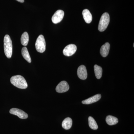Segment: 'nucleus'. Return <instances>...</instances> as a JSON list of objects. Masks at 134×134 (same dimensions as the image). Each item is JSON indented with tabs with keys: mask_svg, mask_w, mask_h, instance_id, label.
Listing matches in <instances>:
<instances>
[{
	"mask_svg": "<svg viewBox=\"0 0 134 134\" xmlns=\"http://www.w3.org/2000/svg\"><path fill=\"white\" fill-rule=\"evenodd\" d=\"M77 50L75 45L70 44L66 46L63 50V54L66 56H70L74 54Z\"/></svg>",
	"mask_w": 134,
	"mask_h": 134,
	"instance_id": "nucleus-5",
	"label": "nucleus"
},
{
	"mask_svg": "<svg viewBox=\"0 0 134 134\" xmlns=\"http://www.w3.org/2000/svg\"><path fill=\"white\" fill-rule=\"evenodd\" d=\"M110 47V44L108 43H105L102 46L100 49V53L103 57H106L108 55Z\"/></svg>",
	"mask_w": 134,
	"mask_h": 134,
	"instance_id": "nucleus-11",
	"label": "nucleus"
},
{
	"mask_svg": "<svg viewBox=\"0 0 134 134\" xmlns=\"http://www.w3.org/2000/svg\"><path fill=\"white\" fill-rule=\"evenodd\" d=\"M110 18L109 14L105 12L102 15L100 18L98 25V30L100 32L104 31L108 27L110 23Z\"/></svg>",
	"mask_w": 134,
	"mask_h": 134,
	"instance_id": "nucleus-3",
	"label": "nucleus"
},
{
	"mask_svg": "<svg viewBox=\"0 0 134 134\" xmlns=\"http://www.w3.org/2000/svg\"><path fill=\"white\" fill-rule=\"evenodd\" d=\"M69 89V86L67 82L62 81L56 86V91L58 93H63L68 91Z\"/></svg>",
	"mask_w": 134,
	"mask_h": 134,
	"instance_id": "nucleus-8",
	"label": "nucleus"
},
{
	"mask_svg": "<svg viewBox=\"0 0 134 134\" xmlns=\"http://www.w3.org/2000/svg\"><path fill=\"white\" fill-rule=\"evenodd\" d=\"M4 52L7 58L10 59L12 54V44L10 37L8 35H5L4 38Z\"/></svg>",
	"mask_w": 134,
	"mask_h": 134,
	"instance_id": "nucleus-2",
	"label": "nucleus"
},
{
	"mask_svg": "<svg viewBox=\"0 0 134 134\" xmlns=\"http://www.w3.org/2000/svg\"><path fill=\"white\" fill-rule=\"evenodd\" d=\"M83 16L85 21L88 24L90 23L92 19V15L88 10H83L82 12Z\"/></svg>",
	"mask_w": 134,
	"mask_h": 134,
	"instance_id": "nucleus-12",
	"label": "nucleus"
},
{
	"mask_svg": "<svg viewBox=\"0 0 134 134\" xmlns=\"http://www.w3.org/2000/svg\"><path fill=\"white\" fill-rule=\"evenodd\" d=\"M105 120L107 124L110 126L116 125L119 122L117 118L110 115L107 117Z\"/></svg>",
	"mask_w": 134,
	"mask_h": 134,
	"instance_id": "nucleus-14",
	"label": "nucleus"
},
{
	"mask_svg": "<svg viewBox=\"0 0 134 134\" xmlns=\"http://www.w3.org/2000/svg\"><path fill=\"white\" fill-rule=\"evenodd\" d=\"M72 125V120L70 117H67L63 121L62 126L63 129L69 130L71 128Z\"/></svg>",
	"mask_w": 134,
	"mask_h": 134,
	"instance_id": "nucleus-13",
	"label": "nucleus"
},
{
	"mask_svg": "<svg viewBox=\"0 0 134 134\" xmlns=\"http://www.w3.org/2000/svg\"><path fill=\"white\" fill-rule=\"evenodd\" d=\"M36 50L38 52L43 53L46 50V43L44 36L40 35L36 40L35 44Z\"/></svg>",
	"mask_w": 134,
	"mask_h": 134,
	"instance_id": "nucleus-4",
	"label": "nucleus"
},
{
	"mask_svg": "<svg viewBox=\"0 0 134 134\" xmlns=\"http://www.w3.org/2000/svg\"><path fill=\"white\" fill-rule=\"evenodd\" d=\"M10 82L13 85L19 88L25 89L28 87V84L25 79L19 75L12 76L10 78Z\"/></svg>",
	"mask_w": 134,
	"mask_h": 134,
	"instance_id": "nucleus-1",
	"label": "nucleus"
},
{
	"mask_svg": "<svg viewBox=\"0 0 134 134\" xmlns=\"http://www.w3.org/2000/svg\"><path fill=\"white\" fill-rule=\"evenodd\" d=\"M64 16V12L62 10H57L52 17V21L54 24L59 23L62 21Z\"/></svg>",
	"mask_w": 134,
	"mask_h": 134,
	"instance_id": "nucleus-6",
	"label": "nucleus"
},
{
	"mask_svg": "<svg viewBox=\"0 0 134 134\" xmlns=\"http://www.w3.org/2000/svg\"><path fill=\"white\" fill-rule=\"evenodd\" d=\"M16 1L21 3H23L24 2V0H16Z\"/></svg>",
	"mask_w": 134,
	"mask_h": 134,
	"instance_id": "nucleus-19",
	"label": "nucleus"
},
{
	"mask_svg": "<svg viewBox=\"0 0 134 134\" xmlns=\"http://www.w3.org/2000/svg\"><path fill=\"white\" fill-rule=\"evenodd\" d=\"M101 95L100 94H97L92 96L91 97L87 99L82 101V103L84 104H90L92 103H96L101 98Z\"/></svg>",
	"mask_w": 134,
	"mask_h": 134,
	"instance_id": "nucleus-10",
	"label": "nucleus"
},
{
	"mask_svg": "<svg viewBox=\"0 0 134 134\" xmlns=\"http://www.w3.org/2000/svg\"><path fill=\"white\" fill-rule=\"evenodd\" d=\"M89 125L91 129L97 130L98 129V126L96 121L93 117H89L88 118Z\"/></svg>",
	"mask_w": 134,
	"mask_h": 134,
	"instance_id": "nucleus-18",
	"label": "nucleus"
},
{
	"mask_svg": "<svg viewBox=\"0 0 134 134\" xmlns=\"http://www.w3.org/2000/svg\"><path fill=\"white\" fill-rule=\"evenodd\" d=\"M94 72L96 78L98 79H99L101 78L103 73V69L101 67L98 65H96L94 66Z\"/></svg>",
	"mask_w": 134,
	"mask_h": 134,
	"instance_id": "nucleus-16",
	"label": "nucleus"
},
{
	"mask_svg": "<svg viewBox=\"0 0 134 134\" xmlns=\"http://www.w3.org/2000/svg\"><path fill=\"white\" fill-rule=\"evenodd\" d=\"M77 74L78 77L82 80H85L87 77V72L86 67L81 65L77 69Z\"/></svg>",
	"mask_w": 134,
	"mask_h": 134,
	"instance_id": "nucleus-9",
	"label": "nucleus"
},
{
	"mask_svg": "<svg viewBox=\"0 0 134 134\" xmlns=\"http://www.w3.org/2000/svg\"><path fill=\"white\" fill-rule=\"evenodd\" d=\"M10 113L16 115L21 119H26L28 115L23 110L16 108H12L9 111Z\"/></svg>",
	"mask_w": 134,
	"mask_h": 134,
	"instance_id": "nucleus-7",
	"label": "nucleus"
},
{
	"mask_svg": "<svg viewBox=\"0 0 134 134\" xmlns=\"http://www.w3.org/2000/svg\"><path fill=\"white\" fill-rule=\"evenodd\" d=\"M21 43L23 46H26L28 45L29 41V35L26 32L22 34L21 38Z\"/></svg>",
	"mask_w": 134,
	"mask_h": 134,
	"instance_id": "nucleus-17",
	"label": "nucleus"
},
{
	"mask_svg": "<svg viewBox=\"0 0 134 134\" xmlns=\"http://www.w3.org/2000/svg\"><path fill=\"white\" fill-rule=\"evenodd\" d=\"M22 55L25 59L28 62L30 63L31 62V58L26 47H23L21 50Z\"/></svg>",
	"mask_w": 134,
	"mask_h": 134,
	"instance_id": "nucleus-15",
	"label": "nucleus"
}]
</instances>
